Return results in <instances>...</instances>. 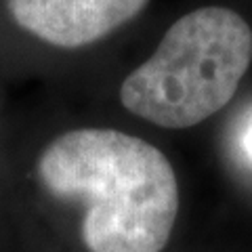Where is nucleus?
Segmentation results:
<instances>
[{"mask_svg":"<svg viewBox=\"0 0 252 252\" xmlns=\"http://www.w3.org/2000/svg\"><path fill=\"white\" fill-rule=\"evenodd\" d=\"M149 0H6L13 21L59 49H82L135 19Z\"/></svg>","mask_w":252,"mask_h":252,"instance_id":"nucleus-3","label":"nucleus"},{"mask_svg":"<svg viewBox=\"0 0 252 252\" xmlns=\"http://www.w3.org/2000/svg\"><path fill=\"white\" fill-rule=\"evenodd\" d=\"M55 198L86 206L89 252H160L179 215V183L156 145L114 128H76L53 139L38 160Z\"/></svg>","mask_w":252,"mask_h":252,"instance_id":"nucleus-1","label":"nucleus"},{"mask_svg":"<svg viewBox=\"0 0 252 252\" xmlns=\"http://www.w3.org/2000/svg\"><path fill=\"white\" fill-rule=\"evenodd\" d=\"M252 61V30L225 6H202L166 30L120 86L122 105L162 128H191L233 99Z\"/></svg>","mask_w":252,"mask_h":252,"instance_id":"nucleus-2","label":"nucleus"},{"mask_svg":"<svg viewBox=\"0 0 252 252\" xmlns=\"http://www.w3.org/2000/svg\"><path fill=\"white\" fill-rule=\"evenodd\" d=\"M242 143H244V149H246V154L252 158V122L248 124L246 132H244V139H242Z\"/></svg>","mask_w":252,"mask_h":252,"instance_id":"nucleus-4","label":"nucleus"}]
</instances>
